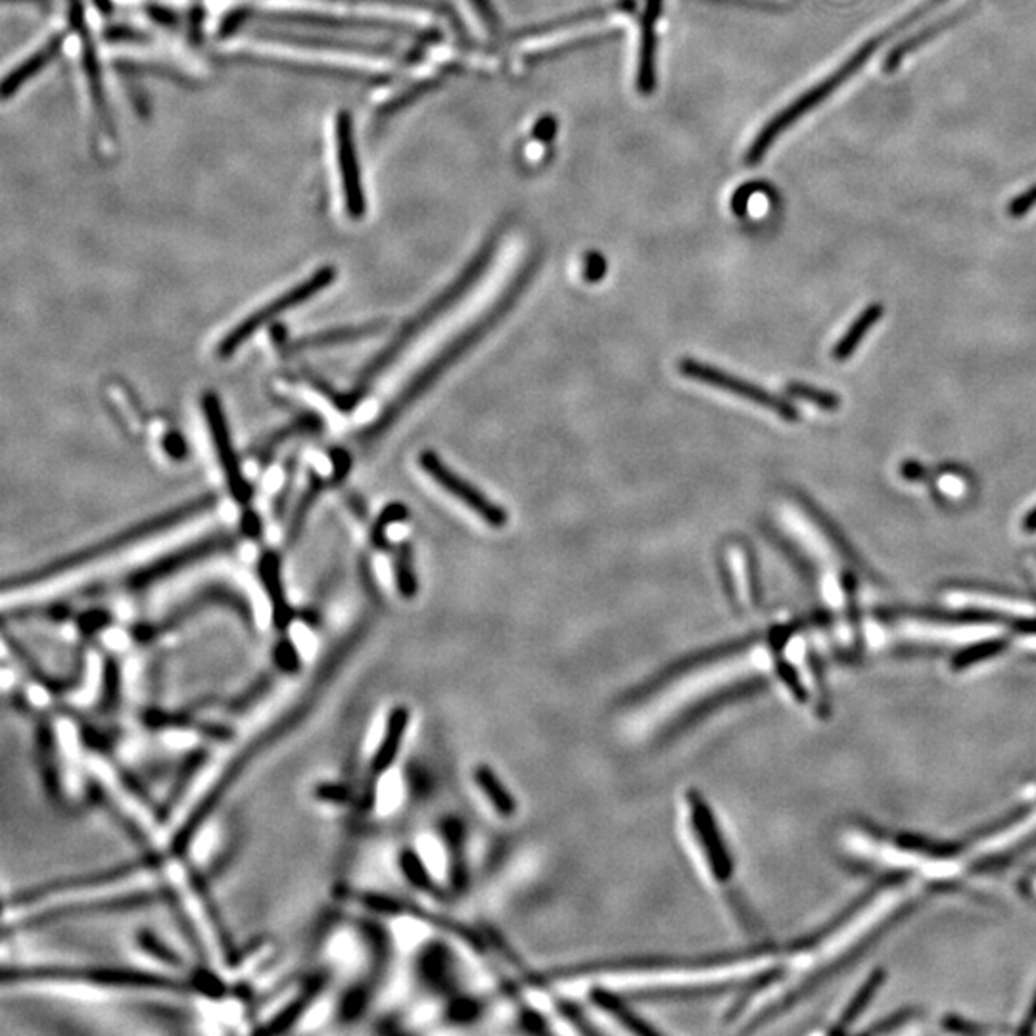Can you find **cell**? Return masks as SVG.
<instances>
[{
	"mask_svg": "<svg viewBox=\"0 0 1036 1036\" xmlns=\"http://www.w3.org/2000/svg\"><path fill=\"white\" fill-rule=\"evenodd\" d=\"M536 269H538V258L528 259L525 267H520V271L509 282V287L505 288L498 300L494 301V306L486 309L477 321L470 322L459 335L451 338L427 365H422L419 371L401 386V390L386 404L385 409L377 415V419L372 420L369 427L359 430L358 438H356L359 446L371 448L372 444L382 440L392 430L394 425L441 379V375L448 372L462 356H467L515 308L518 298L530 285Z\"/></svg>",
	"mask_w": 1036,
	"mask_h": 1036,
	"instance_id": "6da1fadb",
	"label": "cell"
},
{
	"mask_svg": "<svg viewBox=\"0 0 1036 1036\" xmlns=\"http://www.w3.org/2000/svg\"><path fill=\"white\" fill-rule=\"evenodd\" d=\"M498 248L499 232H494L490 239L484 242L480 252L472 258L469 266L465 267L462 275H459V277L451 282V287H449L448 290H444L440 296H436L435 300L420 309L417 316L411 317V319L396 332V337H394L390 342L386 343V348H382L369 363L365 365L350 392L332 394L330 390H322L321 394H327L330 401L337 406V409H342V411L356 409L359 401L367 396V392H371L372 386L379 382L380 377H382L388 369H392V365L411 348V343L417 342L432 325H436V322L440 321L441 317L448 313L449 309L456 308L457 303H459L465 296L469 295L472 288L477 287L478 280L482 279L484 273L488 271V267H490L491 261L496 258Z\"/></svg>",
	"mask_w": 1036,
	"mask_h": 1036,
	"instance_id": "7a4b0ae2",
	"label": "cell"
},
{
	"mask_svg": "<svg viewBox=\"0 0 1036 1036\" xmlns=\"http://www.w3.org/2000/svg\"><path fill=\"white\" fill-rule=\"evenodd\" d=\"M218 504V494H213V491L203 494V496L190 499L187 504L177 505V507H171L168 511L158 512L155 517H148L140 520V522L127 526L120 532L110 534V536L94 541L91 546L81 547L78 551L57 557V559L44 562L41 567L31 568V570H26L21 575L7 578L2 584V589L12 591V589H26L44 584V581L57 580V578H62L63 575H70L73 570L89 567L92 562H99V560L106 559L110 555L120 554L123 549L137 546L140 541H147V539L156 538L160 534L169 532L177 526L189 522L192 518L202 517L203 512H210Z\"/></svg>",
	"mask_w": 1036,
	"mask_h": 1036,
	"instance_id": "3957f363",
	"label": "cell"
},
{
	"mask_svg": "<svg viewBox=\"0 0 1036 1036\" xmlns=\"http://www.w3.org/2000/svg\"><path fill=\"white\" fill-rule=\"evenodd\" d=\"M946 2H948V0H924L919 7L912 10L910 14L903 16L900 20L895 21L889 28L883 29L881 33H877L876 37H869L868 41L864 42L861 47H858L845 62L840 63L837 70L831 71L827 78L821 79L819 83L814 84L808 91L803 92L800 97L793 100L791 104L785 106L781 112H777L776 116L760 129L757 139L753 140L749 152L745 156V161H747L749 166H758V163L763 161L764 156L768 155V150L774 147V142H776L789 127L795 126L798 120H803L806 113L813 112L818 106L824 104L829 97H834L835 92L839 91L843 84H847L850 79L858 76V73L868 66L869 60L876 57L877 50L883 49L887 42L893 41L895 37L900 36L906 29L914 28L916 23H919V21L927 18L932 12H935L937 8L946 4Z\"/></svg>",
	"mask_w": 1036,
	"mask_h": 1036,
	"instance_id": "277c9868",
	"label": "cell"
},
{
	"mask_svg": "<svg viewBox=\"0 0 1036 1036\" xmlns=\"http://www.w3.org/2000/svg\"><path fill=\"white\" fill-rule=\"evenodd\" d=\"M337 269L332 266L319 267L316 273L301 280L296 287L288 288L287 292L277 296L273 300L266 303L263 308L256 309L250 316L245 317L242 321L237 322L218 343V358L229 359L245 346L253 335H258L269 322H273L277 317L300 308L308 303L311 298L321 295L322 290L337 280Z\"/></svg>",
	"mask_w": 1036,
	"mask_h": 1036,
	"instance_id": "5b68a950",
	"label": "cell"
},
{
	"mask_svg": "<svg viewBox=\"0 0 1036 1036\" xmlns=\"http://www.w3.org/2000/svg\"><path fill=\"white\" fill-rule=\"evenodd\" d=\"M235 547H237V536H232L231 532L210 534L206 538L192 541L187 547L163 555V557L156 559L150 565L137 568L133 572L126 575V578L112 581V586H127V588L133 589L145 588V586H150V584L163 580L168 576L176 575L182 568L192 567L200 560L210 559L213 555L227 554Z\"/></svg>",
	"mask_w": 1036,
	"mask_h": 1036,
	"instance_id": "8992f818",
	"label": "cell"
},
{
	"mask_svg": "<svg viewBox=\"0 0 1036 1036\" xmlns=\"http://www.w3.org/2000/svg\"><path fill=\"white\" fill-rule=\"evenodd\" d=\"M678 369L686 379L695 380L700 385L713 386V388H720V390H726V392L739 396V398L747 399V401H753V404L768 409L771 414H776L777 417L789 420V422L800 419L797 407H793L787 399L779 398L776 394H771L770 390H766V388L755 385V382L739 379L731 372L721 371L718 367L703 363L697 359L684 358L679 361Z\"/></svg>",
	"mask_w": 1036,
	"mask_h": 1036,
	"instance_id": "52a82bcc",
	"label": "cell"
},
{
	"mask_svg": "<svg viewBox=\"0 0 1036 1036\" xmlns=\"http://www.w3.org/2000/svg\"><path fill=\"white\" fill-rule=\"evenodd\" d=\"M202 414L206 419V427L210 432L211 444L218 451L219 467L223 472L227 490L231 494L237 504L246 505L252 499V486L242 472L239 454L232 444L231 430L227 425V417L223 414V406L218 396L213 392H206L202 396Z\"/></svg>",
	"mask_w": 1036,
	"mask_h": 1036,
	"instance_id": "ba28073f",
	"label": "cell"
},
{
	"mask_svg": "<svg viewBox=\"0 0 1036 1036\" xmlns=\"http://www.w3.org/2000/svg\"><path fill=\"white\" fill-rule=\"evenodd\" d=\"M687 813H689V827L694 829L695 843L700 855L705 856L710 876L720 885L731 881L734 877V860L729 855L728 845L724 839L718 819L713 808L697 791L687 793Z\"/></svg>",
	"mask_w": 1036,
	"mask_h": 1036,
	"instance_id": "9c48e42d",
	"label": "cell"
},
{
	"mask_svg": "<svg viewBox=\"0 0 1036 1036\" xmlns=\"http://www.w3.org/2000/svg\"><path fill=\"white\" fill-rule=\"evenodd\" d=\"M420 469L427 472L428 477L438 482L441 490L448 491L457 501L467 505L470 511L475 512L478 518H482L486 525L491 528H504L509 522V512L504 507L494 504L486 494L475 488L469 480L459 477L456 470L449 469L446 462L441 461L436 451L425 449L419 456Z\"/></svg>",
	"mask_w": 1036,
	"mask_h": 1036,
	"instance_id": "30bf717a",
	"label": "cell"
},
{
	"mask_svg": "<svg viewBox=\"0 0 1036 1036\" xmlns=\"http://www.w3.org/2000/svg\"><path fill=\"white\" fill-rule=\"evenodd\" d=\"M335 131H337V156L340 177H342L346 211H348L351 219H361L365 211H367V202H365L361 166H359L356 133H353V120H351L348 110L338 112Z\"/></svg>",
	"mask_w": 1036,
	"mask_h": 1036,
	"instance_id": "8fae6325",
	"label": "cell"
},
{
	"mask_svg": "<svg viewBox=\"0 0 1036 1036\" xmlns=\"http://www.w3.org/2000/svg\"><path fill=\"white\" fill-rule=\"evenodd\" d=\"M248 21L269 26H303V28L338 29V31H411L392 21L369 18H342V16L311 14V12H263L246 8Z\"/></svg>",
	"mask_w": 1036,
	"mask_h": 1036,
	"instance_id": "7c38bea8",
	"label": "cell"
},
{
	"mask_svg": "<svg viewBox=\"0 0 1036 1036\" xmlns=\"http://www.w3.org/2000/svg\"><path fill=\"white\" fill-rule=\"evenodd\" d=\"M68 18H70L71 29L81 37L84 78H87V83H89L92 104L97 108L100 123L104 126V129H108V133H112V118H110V108H108V100H106L99 54H97L94 37H92L91 29L87 26L83 0H68Z\"/></svg>",
	"mask_w": 1036,
	"mask_h": 1036,
	"instance_id": "4fadbf2b",
	"label": "cell"
},
{
	"mask_svg": "<svg viewBox=\"0 0 1036 1036\" xmlns=\"http://www.w3.org/2000/svg\"><path fill=\"white\" fill-rule=\"evenodd\" d=\"M975 12V2L974 4H967V7H962L953 14L945 16V18H938L937 21H933L929 26L919 29L914 36L906 37L904 41L897 42L893 49L889 50V54L883 60V73H895L900 68V63L906 60V58L912 57L914 52H917L919 49L927 47L933 39H937L938 36L946 33L948 29H953L954 26H958L962 21L969 18V16Z\"/></svg>",
	"mask_w": 1036,
	"mask_h": 1036,
	"instance_id": "5bb4252c",
	"label": "cell"
},
{
	"mask_svg": "<svg viewBox=\"0 0 1036 1036\" xmlns=\"http://www.w3.org/2000/svg\"><path fill=\"white\" fill-rule=\"evenodd\" d=\"M663 14V0H645L639 36L638 76L636 84L641 94H651L657 87V21Z\"/></svg>",
	"mask_w": 1036,
	"mask_h": 1036,
	"instance_id": "9a60e30c",
	"label": "cell"
},
{
	"mask_svg": "<svg viewBox=\"0 0 1036 1036\" xmlns=\"http://www.w3.org/2000/svg\"><path fill=\"white\" fill-rule=\"evenodd\" d=\"M386 327H388V322L380 319V321L321 330V332H313V335L298 338L295 342L288 343L287 350L288 353H301V351L322 350V348H335V346H342V343L359 342L365 338L379 337Z\"/></svg>",
	"mask_w": 1036,
	"mask_h": 1036,
	"instance_id": "2e32d148",
	"label": "cell"
},
{
	"mask_svg": "<svg viewBox=\"0 0 1036 1036\" xmlns=\"http://www.w3.org/2000/svg\"><path fill=\"white\" fill-rule=\"evenodd\" d=\"M256 36L259 39H266V41L287 42V44H296V47L348 50V52H361V54H369V57H388L386 47H375V44H367V42L348 41V39H337V37L309 36V33L301 36V33H292V31H269V29L256 31Z\"/></svg>",
	"mask_w": 1036,
	"mask_h": 1036,
	"instance_id": "e0dca14e",
	"label": "cell"
},
{
	"mask_svg": "<svg viewBox=\"0 0 1036 1036\" xmlns=\"http://www.w3.org/2000/svg\"><path fill=\"white\" fill-rule=\"evenodd\" d=\"M63 42H66V33H57V36L50 37L49 41L42 44L41 49L36 50L31 57L26 58L23 62L14 68V70L8 73L4 81H2V100H10L14 97L16 92L20 91L23 84L28 83L29 79L36 78L37 73L49 66L54 58L60 54L62 50Z\"/></svg>",
	"mask_w": 1036,
	"mask_h": 1036,
	"instance_id": "ac0fdd59",
	"label": "cell"
},
{
	"mask_svg": "<svg viewBox=\"0 0 1036 1036\" xmlns=\"http://www.w3.org/2000/svg\"><path fill=\"white\" fill-rule=\"evenodd\" d=\"M475 784L482 793V797L488 800V805L494 808V813L501 818H512L517 814V800L512 797L509 789L505 787L504 781L499 779L498 774L491 770L490 766H478L475 774Z\"/></svg>",
	"mask_w": 1036,
	"mask_h": 1036,
	"instance_id": "d6986e66",
	"label": "cell"
},
{
	"mask_svg": "<svg viewBox=\"0 0 1036 1036\" xmlns=\"http://www.w3.org/2000/svg\"><path fill=\"white\" fill-rule=\"evenodd\" d=\"M883 317L881 303H871L856 317L855 322L848 327L847 332L843 335L839 342L835 343L834 358L837 361H847L860 346L861 340L868 337L869 329L879 322Z\"/></svg>",
	"mask_w": 1036,
	"mask_h": 1036,
	"instance_id": "ffe728a7",
	"label": "cell"
},
{
	"mask_svg": "<svg viewBox=\"0 0 1036 1036\" xmlns=\"http://www.w3.org/2000/svg\"><path fill=\"white\" fill-rule=\"evenodd\" d=\"M591 1000L596 1002L597 1008H601L607 1016L615 1017V1022L622 1023L626 1029L639 1033V1035L658 1033L655 1027L647 1025L641 1017L636 1016V1014L631 1012L630 1006H626V1002H624L620 996L615 995V993H609V990H605V988H596V990L591 993Z\"/></svg>",
	"mask_w": 1036,
	"mask_h": 1036,
	"instance_id": "44dd1931",
	"label": "cell"
},
{
	"mask_svg": "<svg viewBox=\"0 0 1036 1036\" xmlns=\"http://www.w3.org/2000/svg\"><path fill=\"white\" fill-rule=\"evenodd\" d=\"M235 62L256 68H275V70L296 71L303 76H319V78L371 79V76L356 73V71L329 68V66H313V63L285 62V60H269V58L239 57Z\"/></svg>",
	"mask_w": 1036,
	"mask_h": 1036,
	"instance_id": "7402d4cb",
	"label": "cell"
},
{
	"mask_svg": "<svg viewBox=\"0 0 1036 1036\" xmlns=\"http://www.w3.org/2000/svg\"><path fill=\"white\" fill-rule=\"evenodd\" d=\"M394 576H396L399 596L414 599L419 591V581H417V570H415L414 547L407 541L394 549Z\"/></svg>",
	"mask_w": 1036,
	"mask_h": 1036,
	"instance_id": "603a6c76",
	"label": "cell"
},
{
	"mask_svg": "<svg viewBox=\"0 0 1036 1036\" xmlns=\"http://www.w3.org/2000/svg\"><path fill=\"white\" fill-rule=\"evenodd\" d=\"M259 575H261V580L266 584L269 597H271V601H273L275 610H277V618L287 620L288 609L287 601H285V594H282V581H280L279 557L275 554L263 555V557L259 559Z\"/></svg>",
	"mask_w": 1036,
	"mask_h": 1036,
	"instance_id": "cb8c5ba5",
	"label": "cell"
},
{
	"mask_svg": "<svg viewBox=\"0 0 1036 1036\" xmlns=\"http://www.w3.org/2000/svg\"><path fill=\"white\" fill-rule=\"evenodd\" d=\"M787 394L793 396V398L814 404V406L824 409V411H837L840 407V398L837 394L819 390V388H814V386L810 385H803V382H791V385H787Z\"/></svg>",
	"mask_w": 1036,
	"mask_h": 1036,
	"instance_id": "d4e9b609",
	"label": "cell"
},
{
	"mask_svg": "<svg viewBox=\"0 0 1036 1036\" xmlns=\"http://www.w3.org/2000/svg\"><path fill=\"white\" fill-rule=\"evenodd\" d=\"M407 515H409V511H407L406 505H388L385 511L380 512V517L377 518V522L372 525V546L377 547V549H386V547H388V538H386V530H388V526L396 525V522H404V520L407 518Z\"/></svg>",
	"mask_w": 1036,
	"mask_h": 1036,
	"instance_id": "484cf974",
	"label": "cell"
},
{
	"mask_svg": "<svg viewBox=\"0 0 1036 1036\" xmlns=\"http://www.w3.org/2000/svg\"><path fill=\"white\" fill-rule=\"evenodd\" d=\"M322 482L321 480H313V484L309 486L308 494L301 498L298 509H296L295 517H292V522H290V528H288V544L296 539V536L301 532V526L306 522V517H308L309 509L311 505L316 504V499L319 498V491H321Z\"/></svg>",
	"mask_w": 1036,
	"mask_h": 1036,
	"instance_id": "4316f807",
	"label": "cell"
},
{
	"mask_svg": "<svg viewBox=\"0 0 1036 1036\" xmlns=\"http://www.w3.org/2000/svg\"><path fill=\"white\" fill-rule=\"evenodd\" d=\"M1036 208V182L1029 189L1023 190L1014 200H1009L1008 216L1014 219H1022Z\"/></svg>",
	"mask_w": 1036,
	"mask_h": 1036,
	"instance_id": "83f0119b",
	"label": "cell"
},
{
	"mask_svg": "<svg viewBox=\"0 0 1036 1036\" xmlns=\"http://www.w3.org/2000/svg\"><path fill=\"white\" fill-rule=\"evenodd\" d=\"M745 551V567H747V580H749L750 597L753 601L760 602V596H763V586H760V578H758V562L757 555L750 549V547H743Z\"/></svg>",
	"mask_w": 1036,
	"mask_h": 1036,
	"instance_id": "f1b7e54d",
	"label": "cell"
},
{
	"mask_svg": "<svg viewBox=\"0 0 1036 1036\" xmlns=\"http://www.w3.org/2000/svg\"><path fill=\"white\" fill-rule=\"evenodd\" d=\"M581 275H584V279L588 280L589 285L599 282L607 275V259L602 258V253L599 252L586 253Z\"/></svg>",
	"mask_w": 1036,
	"mask_h": 1036,
	"instance_id": "f546056e",
	"label": "cell"
},
{
	"mask_svg": "<svg viewBox=\"0 0 1036 1036\" xmlns=\"http://www.w3.org/2000/svg\"><path fill=\"white\" fill-rule=\"evenodd\" d=\"M472 7L477 10L480 20L486 23V28L490 31H498L499 28V18L496 14V8L491 4V0H470Z\"/></svg>",
	"mask_w": 1036,
	"mask_h": 1036,
	"instance_id": "4dcf8cb0",
	"label": "cell"
},
{
	"mask_svg": "<svg viewBox=\"0 0 1036 1036\" xmlns=\"http://www.w3.org/2000/svg\"><path fill=\"white\" fill-rule=\"evenodd\" d=\"M145 10H147V14L150 16L152 20L158 21L160 26H166V28H176L177 23H179V18H177L176 12L169 10V8L158 7V4H148Z\"/></svg>",
	"mask_w": 1036,
	"mask_h": 1036,
	"instance_id": "1f68e13d",
	"label": "cell"
},
{
	"mask_svg": "<svg viewBox=\"0 0 1036 1036\" xmlns=\"http://www.w3.org/2000/svg\"><path fill=\"white\" fill-rule=\"evenodd\" d=\"M718 567H720L721 584H724V588H726V596H728L729 601L736 605L737 591L736 584H734V572H731V568H729L726 557H720Z\"/></svg>",
	"mask_w": 1036,
	"mask_h": 1036,
	"instance_id": "d6a6232c",
	"label": "cell"
},
{
	"mask_svg": "<svg viewBox=\"0 0 1036 1036\" xmlns=\"http://www.w3.org/2000/svg\"><path fill=\"white\" fill-rule=\"evenodd\" d=\"M106 39L108 41H135L140 42L147 39V36H142L140 31H135L131 28H110L106 31Z\"/></svg>",
	"mask_w": 1036,
	"mask_h": 1036,
	"instance_id": "836d02e7",
	"label": "cell"
},
{
	"mask_svg": "<svg viewBox=\"0 0 1036 1036\" xmlns=\"http://www.w3.org/2000/svg\"><path fill=\"white\" fill-rule=\"evenodd\" d=\"M536 137L539 140H551L555 137V120L554 118H544V120L538 121L536 126Z\"/></svg>",
	"mask_w": 1036,
	"mask_h": 1036,
	"instance_id": "e575fe53",
	"label": "cell"
},
{
	"mask_svg": "<svg viewBox=\"0 0 1036 1036\" xmlns=\"http://www.w3.org/2000/svg\"><path fill=\"white\" fill-rule=\"evenodd\" d=\"M242 530H245L248 536H256L261 530V522H259L258 517H253V512H248V517H245L242 520Z\"/></svg>",
	"mask_w": 1036,
	"mask_h": 1036,
	"instance_id": "d590c367",
	"label": "cell"
},
{
	"mask_svg": "<svg viewBox=\"0 0 1036 1036\" xmlns=\"http://www.w3.org/2000/svg\"><path fill=\"white\" fill-rule=\"evenodd\" d=\"M1023 528H1025L1027 532H1036V507L1025 517V520H1023Z\"/></svg>",
	"mask_w": 1036,
	"mask_h": 1036,
	"instance_id": "8d00e7d4",
	"label": "cell"
},
{
	"mask_svg": "<svg viewBox=\"0 0 1036 1036\" xmlns=\"http://www.w3.org/2000/svg\"><path fill=\"white\" fill-rule=\"evenodd\" d=\"M4 2H23V0H4ZM26 2H41V4H44L49 0H26Z\"/></svg>",
	"mask_w": 1036,
	"mask_h": 1036,
	"instance_id": "74e56055",
	"label": "cell"
},
{
	"mask_svg": "<svg viewBox=\"0 0 1036 1036\" xmlns=\"http://www.w3.org/2000/svg\"><path fill=\"white\" fill-rule=\"evenodd\" d=\"M1030 1023H1033V1027H1030V1030H1033V1033H1036V1008H1035V1014H1033V1017H1030Z\"/></svg>",
	"mask_w": 1036,
	"mask_h": 1036,
	"instance_id": "f35d334b",
	"label": "cell"
},
{
	"mask_svg": "<svg viewBox=\"0 0 1036 1036\" xmlns=\"http://www.w3.org/2000/svg\"><path fill=\"white\" fill-rule=\"evenodd\" d=\"M1030 890H1033V893H1035L1036 895V877H1033V879H1030Z\"/></svg>",
	"mask_w": 1036,
	"mask_h": 1036,
	"instance_id": "ab89813d",
	"label": "cell"
}]
</instances>
